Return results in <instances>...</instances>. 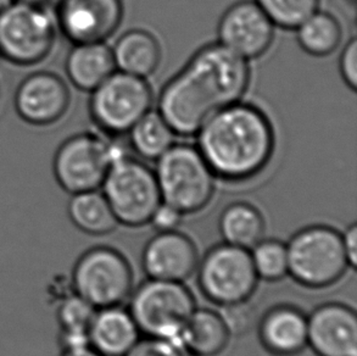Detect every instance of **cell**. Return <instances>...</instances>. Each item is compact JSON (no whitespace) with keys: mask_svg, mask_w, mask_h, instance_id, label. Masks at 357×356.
Listing matches in <instances>:
<instances>
[{"mask_svg":"<svg viewBox=\"0 0 357 356\" xmlns=\"http://www.w3.org/2000/svg\"><path fill=\"white\" fill-rule=\"evenodd\" d=\"M250 78L248 60L222 44H208L165 84L158 111L174 135L192 137L216 112L241 101Z\"/></svg>","mask_w":357,"mask_h":356,"instance_id":"1","label":"cell"},{"mask_svg":"<svg viewBox=\"0 0 357 356\" xmlns=\"http://www.w3.org/2000/svg\"><path fill=\"white\" fill-rule=\"evenodd\" d=\"M198 148L215 177L244 182L260 174L275 150V131L265 112L234 103L198 131Z\"/></svg>","mask_w":357,"mask_h":356,"instance_id":"2","label":"cell"},{"mask_svg":"<svg viewBox=\"0 0 357 356\" xmlns=\"http://www.w3.org/2000/svg\"><path fill=\"white\" fill-rule=\"evenodd\" d=\"M161 200L183 215L202 212L215 193V175L197 147L174 144L156 160Z\"/></svg>","mask_w":357,"mask_h":356,"instance_id":"3","label":"cell"},{"mask_svg":"<svg viewBox=\"0 0 357 356\" xmlns=\"http://www.w3.org/2000/svg\"><path fill=\"white\" fill-rule=\"evenodd\" d=\"M287 251L288 276L306 288H328L350 269L343 233L333 227H305L290 238Z\"/></svg>","mask_w":357,"mask_h":356,"instance_id":"4","label":"cell"},{"mask_svg":"<svg viewBox=\"0 0 357 356\" xmlns=\"http://www.w3.org/2000/svg\"><path fill=\"white\" fill-rule=\"evenodd\" d=\"M130 315L144 337L178 341L185 323L197 309L188 287L181 282L151 279L133 289Z\"/></svg>","mask_w":357,"mask_h":356,"instance_id":"5","label":"cell"},{"mask_svg":"<svg viewBox=\"0 0 357 356\" xmlns=\"http://www.w3.org/2000/svg\"><path fill=\"white\" fill-rule=\"evenodd\" d=\"M102 188L119 225L132 228L149 225L162 202L154 171L125 154L112 161Z\"/></svg>","mask_w":357,"mask_h":356,"instance_id":"6","label":"cell"},{"mask_svg":"<svg viewBox=\"0 0 357 356\" xmlns=\"http://www.w3.org/2000/svg\"><path fill=\"white\" fill-rule=\"evenodd\" d=\"M70 279L73 293L96 309L122 305L135 289L130 261L112 246H93L84 251L73 265Z\"/></svg>","mask_w":357,"mask_h":356,"instance_id":"7","label":"cell"},{"mask_svg":"<svg viewBox=\"0 0 357 356\" xmlns=\"http://www.w3.org/2000/svg\"><path fill=\"white\" fill-rule=\"evenodd\" d=\"M58 26L43 5L16 0L0 13V58L19 66L36 65L52 53Z\"/></svg>","mask_w":357,"mask_h":356,"instance_id":"8","label":"cell"},{"mask_svg":"<svg viewBox=\"0 0 357 356\" xmlns=\"http://www.w3.org/2000/svg\"><path fill=\"white\" fill-rule=\"evenodd\" d=\"M195 272L204 297L222 308L249 302L260 281L250 251L225 242L208 251Z\"/></svg>","mask_w":357,"mask_h":356,"instance_id":"9","label":"cell"},{"mask_svg":"<svg viewBox=\"0 0 357 356\" xmlns=\"http://www.w3.org/2000/svg\"><path fill=\"white\" fill-rule=\"evenodd\" d=\"M89 112L107 135H122L150 111L153 91L143 77L115 71L93 89Z\"/></svg>","mask_w":357,"mask_h":356,"instance_id":"10","label":"cell"},{"mask_svg":"<svg viewBox=\"0 0 357 356\" xmlns=\"http://www.w3.org/2000/svg\"><path fill=\"white\" fill-rule=\"evenodd\" d=\"M122 150L94 133L71 135L54 155V177L65 192L97 191Z\"/></svg>","mask_w":357,"mask_h":356,"instance_id":"11","label":"cell"},{"mask_svg":"<svg viewBox=\"0 0 357 356\" xmlns=\"http://www.w3.org/2000/svg\"><path fill=\"white\" fill-rule=\"evenodd\" d=\"M122 0H59L55 21L73 44L105 42L123 19Z\"/></svg>","mask_w":357,"mask_h":356,"instance_id":"12","label":"cell"},{"mask_svg":"<svg viewBox=\"0 0 357 356\" xmlns=\"http://www.w3.org/2000/svg\"><path fill=\"white\" fill-rule=\"evenodd\" d=\"M275 27L255 0H241L220 19L218 43L249 61L267 53L275 39Z\"/></svg>","mask_w":357,"mask_h":356,"instance_id":"13","label":"cell"},{"mask_svg":"<svg viewBox=\"0 0 357 356\" xmlns=\"http://www.w3.org/2000/svg\"><path fill=\"white\" fill-rule=\"evenodd\" d=\"M15 110L24 122L49 126L63 119L71 103L68 84L56 73L39 71L22 80L14 98Z\"/></svg>","mask_w":357,"mask_h":356,"instance_id":"14","label":"cell"},{"mask_svg":"<svg viewBox=\"0 0 357 356\" xmlns=\"http://www.w3.org/2000/svg\"><path fill=\"white\" fill-rule=\"evenodd\" d=\"M198 248L178 230L158 232L142 251V269L148 279L184 283L198 267Z\"/></svg>","mask_w":357,"mask_h":356,"instance_id":"15","label":"cell"},{"mask_svg":"<svg viewBox=\"0 0 357 356\" xmlns=\"http://www.w3.org/2000/svg\"><path fill=\"white\" fill-rule=\"evenodd\" d=\"M307 347L316 356H357V316L342 303H326L307 315Z\"/></svg>","mask_w":357,"mask_h":356,"instance_id":"16","label":"cell"},{"mask_svg":"<svg viewBox=\"0 0 357 356\" xmlns=\"http://www.w3.org/2000/svg\"><path fill=\"white\" fill-rule=\"evenodd\" d=\"M257 336L270 355H300L307 348V315L294 305H275L261 318Z\"/></svg>","mask_w":357,"mask_h":356,"instance_id":"17","label":"cell"},{"mask_svg":"<svg viewBox=\"0 0 357 356\" xmlns=\"http://www.w3.org/2000/svg\"><path fill=\"white\" fill-rule=\"evenodd\" d=\"M89 346L102 356H125L142 338L128 309H97L89 329Z\"/></svg>","mask_w":357,"mask_h":356,"instance_id":"18","label":"cell"},{"mask_svg":"<svg viewBox=\"0 0 357 356\" xmlns=\"http://www.w3.org/2000/svg\"><path fill=\"white\" fill-rule=\"evenodd\" d=\"M65 70L75 87L92 91L116 71V65L109 45L93 42L75 44L68 53Z\"/></svg>","mask_w":357,"mask_h":356,"instance_id":"19","label":"cell"},{"mask_svg":"<svg viewBox=\"0 0 357 356\" xmlns=\"http://www.w3.org/2000/svg\"><path fill=\"white\" fill-rule=\"evenodd\" d=\"M232 333L221 313L195 309L181 333L178 342L193 356L221 355L231 342Z\"/></svg>","mask_w":357,"mask_h":356,"instance_id":"20","label":"cell"},{"mask_svg":"<svg viewBox=\"0 0 357 356\" xmlns=\"http://www.w3.org/2000/svg\"><path fill=\"white\" fill-rule=\"evenodd\" d=\"M119 71L146 78L158 70L162 50L154 34L145 29H130L112 48Z\"/></svg>","mask_w":357,"mask_h":356,"instance_id":"21","label":"cell"},{"mask_svg":"<svg viewBox=\"0 0 357 356\" xmlns=\"http://www.w3.org/2000/svg\"><path fill=\"white\" fill-rule=\"evenodd\" d=\"M218 231L225 243L250 251L265 238V218L250 202H232L218 217Z\"/></svg>","mask_w":357,"mask_h":356,"instance_id":"22","label":"cell"},{"mask_svg":"<svg viewBox=\"0 0 357 356\" xmlns=\"http://www.w3.org/2000/svg\"><path fill=\"white\" fill-rule=\"evenodd\" d=\"M68 212L73 225L89 236H107L119 225L107 198L98 189L73 194Z\"/></svg>","mask_w":357,"mask_h":356,"instance_id":"23","label":"cell"},{"mask_svg":"<svg viewBox=\"0 0 357 356\" xmlns=\"http://www.w3.org/2000/svg\"><path fill=\"white\" fill-rule=\"evenodd\" d=\"M298 43L312 57L334 53L342 42L343 31L338 20L324 11H314L298 27Z\"/></svg>","mask_w":357,"mask_h":356,"instance_id":"24","label":"cell"},{"mask_svg":"<svg viewBox=\"0 0 357 356\" xmlns=\"http://www.w3.org/2000/svg\"><path fill=\"white\" fill-rule=\"evenodd\" d=\"M132 148L143 159L158 160L174 145V132L160 115L159 111H148L130 132Z\"/></svg>","mask_w":357,"mask_h":356,"instance_id":"25","label":"cell"},{"mask_svg":"<svg viewBox=\"0 0 357 356\" xmlns=\"http://www.w3.org/2000/svg\"><path fill=\"white\" fill-rule=\"evenodd\" d=\"M257 277L266 282H278L288 276L287 243L280 239H261L250 249Z\"/></svg>","mask_w":357,"mask_h":356,"instance_id":"26","label":"cell"},{"mask_svg":"<svg viewBox=\"0 0 357 356\" xmlns=\"http://www.w3.org/2000/svg\"><path fill=\"white\" fill-rule=\"evenodd\" d=\"M275 26L296 29L319 9V0H255Z\"/></svg>","mask_w":357,"mask_h":356,"instance_id":"27","label":"cell"},{"mask_svg":"<svg viewBox=\"0 0 357 356\" xmlns=\"http://www.w3.org/2000/svg\"><path fill=\"white\" fill-rule=\"evenodd\" d=\"M97 309L78 294L71 293L58 303L59 329L88 332Z\"/></svg>","mask_w":357,"mask_h":356,"instance_id":"28","label":"cell"},{"mask_svg":"<svg viewBox=\"0 0 357 356\" xmlns=\"http://www.w3.org/2000/svg\"><path fill=\"white\" fill-rule=\"evenodd\" d=\"M125 356H193L178 341L164 338H140Z\"/></svg>","mask_w":357,"mask_h":356,"instance_id":"29","label":"cell"},{"mask_svg":"<svg viewBox=\"0 0 357 356\" xmlns=\"http://www.w3.org/2000/svg\"><path fill=\"white\" fill-rule=\"evenodd\" d=\"M249 302L246 303L236 304L231 306H225L221 313L228 328L232 334H241L245 333L252 321V313L249 308Z\"/></svg>","mask_w":357,"mask_h":356,"instance_id":"30","label":"cell"},{"mask_svg":"<svg viewBox=\"0 0 357 356\" xmlns=\"http://www.w3.org/2000/svg\"><path fill=\"white\" fill-rule=\"evenodd\" d=\"M339 68L343 77L344 82L347 83L350 89L356 91L357 87V40L351 38L347 45L344 47L340 54Z\"/></svg>","mask_w":357,"mask_h":356,"instance_id":"31","label":"cell"},{"mask_svg":"<svg viewBox=\"0 0 357 356\" xmlns=\"http://www.w3.org/2000/svg\"><path fill=\"white\" fill-rule=\"evenodd\" d=\"M183 216V214H181L174 207L161 202L150 218L149 223L158 232L174 231L178 230Z\"/></svg>","mask_w":357,"mask_h":356,"instance_id":"32","label":"cell"},{"mask_svg":"<svg viewBox=\"0 0 357 356\" xmlns=\"http://www.w3.org/2000/svg\"><path fill=\"white\" fill-rule=\"evenodd\" d=\"M58 342L61 352H71V350H78L83 348L91 347L88 332L59 329Z\"/></svg>","mask_w":357,"mask_h":356,"instance_id":"33","label":"cell"},{"mask_svg":"<svg viewBox=\"0 0 357 356\" xmlns=\"http://www.w3.org/2000/svg\"><path fill=\"white\" fill-rule=\"evenodd\" d=\"M344 248L348 256L349 265L355 269L357 262V226L353 223L343 233Z\"/></svg>","mask_w":357,"mask_h":356,"instance_id":"34","label":"cell"},{"mask_svg":"<svg viewBox=\"0 0 357 356\" xmlns=\"http://www.w3.org/2000/svg\"><path fill=\"white\" fill-rule=\"evenodd\" d=\"M60 356H102L99 353L96 352L91 347L83 348L78 350H71V352H61Z\"/></svg>","mask_w":357,"mask_h":356,"instance_id":"35","label":"cell"},{"mask_svg":"<svg viewBox=\"0 0 357 356\" xmlns=\"http://www.w3.org/2000/svg\"><path fill=\"white\" fill-rule=\"evenodd\" d=\"M15 1L16 0H0V13L9 8L10 5L14 4Z\"/></svg>","mask_w":357,"mask_h":356,"instance_id":"36","label":"cell"},{"mask_svg":"<svg viewBox=\"0 0 357 356\" xmlns=\"http://www.w3.org/2000/svg\"><path fill=\"white\" fill-rule=\"evenodd\" d=\"M20 1H24V3H29V4L44 5V3H45L47 0H20Z\"/></svg>","mask_w":357,"mask_h":356,"instance_id":"37","label":"cell"}]
</instances>
